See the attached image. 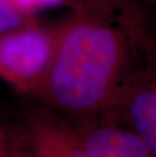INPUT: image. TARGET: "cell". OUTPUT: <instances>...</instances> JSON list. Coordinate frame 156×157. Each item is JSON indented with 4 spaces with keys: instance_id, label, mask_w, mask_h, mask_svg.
I'll list each match as a JSON object with an SVG mask.
<instances>
[{
    "instance_id": "obj_1",
    "label": "cell",
    "mask_w": 156,
    "mask_h": 157,
    "mask_svg": "<svg viewBox=\"0 0 156 157\" xmlns=\"http://www.w3.org/2000/svg\"><path fill=\"white\" fill-rule=\"evenodd\" d=\"M63 28L39 96L52 109L86 120L108 112L155 60L141 0H80Z\"/></svg>"
},
{
    "instance_id": "obj_2",
    "label": "cell",
    "mask_w": 156,
    "mask_h": 157,
    "mask_svg": "<svg viewBox=\"0 0 156 157\" xmlns=\"http://www.w3.org/2000/svg\"><path fill=\"white\" fill-rule=\"evenodd\" d=\"M62 21L36 23L0 35V78L19 93L36 94L54 61Z\"/></svg>"
},
{
    "instance_id": "obj_3",
    "label": "cell",
    "mask_w": 156,
    "mask_h": 157,
    "mask_svg": "<svg viewBox=\"0 0 156 157\" xmlns=\"http://www.w3.org/2000/svg\"><path fill=\"white\" fill-rule=\"evenodd\" d=\"M101 122L124 127L134 132L156 154V62L129 86Z\"/></svg>"
},
{
    "instance_id": "obj_4",
    "label": "cell",
    "mask_w": 156,
    "mask_h": 157,
    "mask_svg": "<svg viewBox=\"0 0 156 157\" xmlns=\"http://www.w3.org/2000/svg\"><path fill=\"white\" fill-rule=\"evenodd\" d=\"M22 139L34 157H87L77 129L51 112L29 113Z\"/></svg>"
},
{
    "instance_id": "obj_5",
    "label": "cell",
    "mask_w": 156,
    "mask_h": 157,
    "mask_svg": "<svg viewBox=\"0 0 156 157\" xmlns=\"http://www.w3.org/2000/svg\"><path fill=\"white\" fill-rule=\"evenodd\" d=\"M77 131L87 157H156L148 145L124 127L86 120Z\"/></svg>"
},
{
    "instance_id": "obj_6",
    "label": "cell",
    "mask_w": 156,
    "mask_h": 157,
    "mask_svg": "<svg viewBox=\"0 0 156 157\" xmlns=\"http://www.w3.org/2000/svg\"><path fill=\"white\" fill-rule=\"evenodd\" d=\"M32 23L34 15L21 10L12 0H0V35Z\"/></svg>"
},
{
    "instance_id": "obj_7",
    "label": "cell",
    "mask_w": 156,
    "mask_h": 157,
    "mask_svg": "<svg viewBox=\"0 0 156 157\" xmlns=\"http://www.w3.org/2000/svg\"><path fill=\"white\" fill-rule=\"evenodd\" d=\"M17 7L28 14L35 15L36 12L49 8L69 7L72 10L80 0H12Z\"/></svg>"
},
{
    "instance_id": "obj_8",
    "label": "cell",
    "mask_w": 156,
    "mask_h": 157,
    "mask_svg": "<svg viewBox=\"0 0 156 157\" xmlns=\"http://www.w3.org/2000/svg\"><path fill=\"white\" fill-rule=\"evenodd\" d=\"M8 157H34L22 138H11L9 142Z\"/></svg>"
},
{
    "instance_id": "obj_9",
    "label": "cell",
    "mask_w": 156,
    "mask_h": 157,
    "mask_svg": "<svg viewBox=\"0 0 156 157\" xmlns=\"http://www.w3.org/2000/svg\"><path fill=\"white\" fill-rule=\"evenodd\" d=\"M9 142L10 137L8 135V131L5 124L0 119V157H8Z\"/></svg>"
},
{
    "instance_id": "obj_10",
    "label": "cell",
    "mask_w": 156,
    "mask_h": 157,
    "mask_svg": "<svg viewBox=\"0 0 156 157\" xmlns=\"http://www.w3.org/2000/svg\"><path fill=\"white\" fill-rule=\"evenodd\" d=\"M141 1H143V2H148V3H154L155 2V0H141Z\"/></svg>"
}]
</instances>
